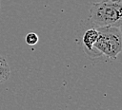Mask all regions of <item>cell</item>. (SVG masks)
I'll return each mask as SVG.
<instances>
[{"label":"cell","mask_w":122,"mask_h":110,"mask_svg":"<svg viewBox=\"0 0 122 110\" xmlns=\"http://www.w3.org/2000/svg\"><path fill=\"white\" fill-rule=\"evenodd\" d=\"M90 20L94 27L119 28L122 25V0H102L90 8Z\"/></svg>","instance_id":"6da1fadb"},{"label":"cell","mask_w":122,"mask_h":110,"mask_svg":"<svg viewBox=\"0 0 122 110\" xmlns=\"http://www.w3.org/2000/svg\"><path fill=\"white\" fill-rule=\"evenodd\" d=\"M97 29L98 38L95 42L94 48L101 55L111 60H116L118 54L122 51V38L119 28L103 27L97 28Z\"/></svg>","instance_id":"7a4b0ae2"},{"label":"cell","mask_w":122,"mask_h":110,"mask_svg":"<svg viewBox=\"0 0 122 110\" xmlns=\"http://www.w3.org/2000/svg\"><path fill=\"white\" fill-rule=\"evenodd\" d=\"M98 38V29L96 27H92L86 29L82 36V45L83 50L90 58H97L101 54L94 48L95 42Z\"/></svg>","instance_id":"3957f363"},{"label":"cell","mask_w":122,"mask_h":110,"mask_svg":"<svg viewBox=\"0 0 122 110\" xmlns=\"http://www.w3.org/2000/svg\"><path fill=\"white\" fill-rule=\"evenodd\" d=\"M10 75V68L7 60L0 55V83L9 80Z\"/></svg>","instance_id":"277c9868"},{"label":"cell","mask_w":122,"mask_h":110,"mask_svg":"<svg viewBox=\"0 0 122 110\" xmlns=\"http://www.w3.org/2000/svg\"><path fill=\"white\" fill-rule=\"evenodd\" d=\"M39 37L35 32H29L25 37V42L29 46H34L38 43Z\"/></svg>","instance_id":"5b68a950"},{"label":"cell","mask_w":122,"mask_h":110,"mask_svg":"<svg viewBox=\"0 0 122 110\" xmlns=\"http://www.w3.org/2000/svg\"><path fill=\"white\" fill-rule=\"evenodd\" d=\"M118 28H119V31H120V34H121V38H122V25H121Z\"/></svg>","instance_id":"8992f818"}]
</instances>
